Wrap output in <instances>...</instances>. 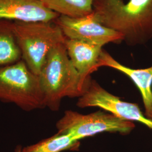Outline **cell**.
<instances>
[{"mask_svg":"<svg viewBox=\"0 0 152 152\" xmlns=\"http://www.w3.org/2000/svg\"><path fill=\"white\" fill-rule=\"evenodd\" d=\"M92 13L101 24L121 33L129 45L152 39V0H95Z\"/></svg>","mask_w":152,"mask_h":152,"instance_id":"6da1fadb","label":"cell"},{"mask_svg":"<svg viewBox=\"0 0 152 152\" xmlns=\"http://www.w3.org/2000/svg\"><path fill=\"white\" fill-rule=\"evenodd\" d=\"M45 107L56 111L65 97H80L85 91L78 72L72 64L65 42L49 53L38 75Z\"/></svg>","mask_w":152,"mask_h":152,"instance_id":"7a4b0ae2","label":"cell"},{"mask_svg":"<svg viewBox=\"0 0 152 152\" xmlns=\"http://www.w3.org/2000/svg\"><path fill=\"white\" fill-rule=\"evenodd\" d=\"M13 31L22 60L37 76L51 50L66 39L54 22H13Z\"/></svg>","mask_w":152,"mask_h":152,"instance_id":"3957f363","label":"cell"},{"mask_svg":"<svg viewBox=\"0 0 152 152\" xmlns=\"http://www.w3.org/2000/svg\"><path fill=\"white\" fill-rule=\"evenodd\" d=\"M0 100L25 111L45 107L38 76L22 59L0 67Z\"/></svg>","mask_w":152,"mask_h":152,"instance_id":"277c9868","label":"cell"},{"mask_svg":"<svg viewBox=\"0 0 152 152\" xmlns=\"http://www.w3.org/2000/svg\"><path fill=\"white\" fill-rule=\"evenodd\" d=\"M135 127L132 122L122 120L109 112L100 111L82 114L66 110L56 124L58 133L69 134L78 141L104 132L127 134Z\"/></svg>","mask_w":152,"mask_h":152,"instance_id":"5b68a950","label":"cell"},{"mask_svg":"<svg viewBox=\"0 0 152 152\" xmlns=\"http://www.w3.org/2000/svg\"><path fill=\"white\" fill-rule=\"evenodd\" d=\"M80 108L96 107L103 109L122 120L137 121L152 129V121L143 114L137 104L126 102L108 92L91 79L77 103Z\"/></svg>","mask_w":152,"mask_h":152,"instance_id":"8992f818","label":"cell"},{"mask_svg":"<svg viewBox=\"0 0 152 152\" xmlns=\"http://www.w3.org/2000/svg\"><path fill=\"white\" fill-rule=\"evenodd\" d=\"M54 23L68 39L80 40L102 46L124 41L121 33L101 24L93 13L79 18L60 15Z\"/></svg>","mask_w":152,"mask_h":152,"instance_id":"52a82bcc","label":"cell"},{"mask_svg":"<svg viewBox=\"0 0 152 152\" xmlns=\"http://www.w3.org/2000/svg\"><path fill=\"white\" fill-rule=\"evenodd\" d=\"M60 16L42 0H0V19L12 22H55Z\"/></svg>","mask_w":152,"mask_h":152,"instance_id":"ba28073f","label":"cell"},{"mask_svg":"<svg viewBox=\"0 0 152 152\" xmlns=\"http://www.w3.org/2000/svg\"><path fill=\"white\" fill-rule=\"evenodd\" d=\"M65 46L72 64L78 72L85 88L91 80L90 75L96 71L103 46L80 40L66 38Z\"/></svg>","mask_w":152,"mask_h":152,"instance_id":"9c48e42d","label":"cell"},{"mask_svg":"<svg viewBox=\"0 0 152 152\" xmlns=\"http://www.w3.org/2000/svg\"><path fill=\"white\" fill-rule=\"evenodd\" d=\"M107 66L120 71L134 82L141 93L145 108V115L152 121V66L144 69H132L121 64L102 50L98 60L97 68Z\"/></svg>","mask_w":152,"mask_h":152,"instance_id":"30bf717a","label":"cell"},{"mask_svg":"<svg viewBox=\"0 0 152 152\" xmlns=\"http://www.w3.org/2000/svg\"><path fill=\"white\" fill-rule=\"evenodd\" d=\"M22 60L13 31V22L0 19V67Z\"/></svg>","mask_w":152,"mask_h":152,"instance_id":"8fae6325","label":"cell"},{"mask_svg":"<svg viewBox=\"0 0 152 152\" xmlns=\"http://www.w3.org/2000/svg\"><path fill=\"white\" fill-rule=\"evenodd\" d=\"M48 9L60 15L79 18L91 14L95 0H42Z\"/></svg>","mask_w":152,"mask_h":152,"instance_id":"7c38bea8","label":"cell"},{"mask_svg":"<svg viewBox=\"0 0 152 152\" xmlns=\"http://www.w3.org/2000/svg\"><path fill=\"white\" fill-rule=\"evenodd\" d=\"M79 141L67 134L57 133L35 144L22 148V152H61L77 148Z\"/></svg>","mask_w":152,"mask_h":152,"instance_id":"4fadbf2b","label":"cell"},{"mask_svg":"<svg viewBox=\"0 0 152 152\" xmlns=\"http://www.w3.org/2000/svg\"><path fill=\"white\" fill-rule=\"evenodd\" d=\"M22 145H18L16 146L15 149V152H22Z\"/></svg>","mask_w":152,"mask_h":152,"instance_id":"5bb4252c","label":"cell"}]
</instances>
